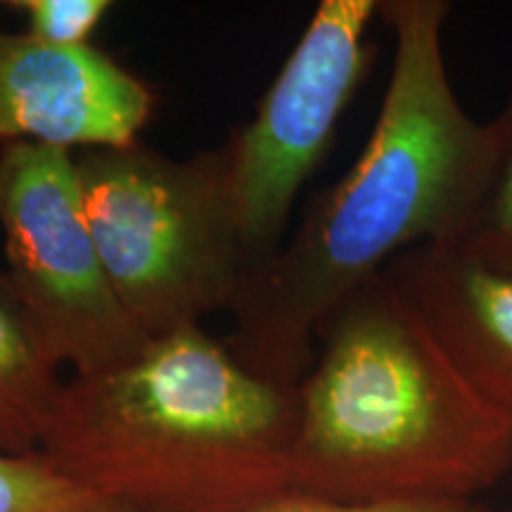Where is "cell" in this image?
Segmentation results:
<instances>
[{
    "label": "cell",
    "mask_w": 512,
    "mask_h": 512,
    "mask_svg": "<svg viewBox=\"0 0 512 512\" xmlns=\"http://www.w3.org/2000/svg\"><path fill=\"white\" fill-rule=\"evenodd\" d=\"M446 0H380L394 62L375 126L354 166L325 188L292 238L245 275L228 349L266 380L297 387L316 330L396 256L456 233L475 185L484 121L460 105L446 72Z\"/></svg>",
    "instance_id": "obj_1"
},
{
    "label": "cell",
    "mask_w": 512,
    "mask_h": 512,
    "mask_svg": "<svg viewBox=\"0 0 512 512\" xmlns=\"http://www.w3.org/2000/svg\"><path fill=\"white\" fill-rule=\"evenodd\" d=\"M297 387L292 491L332 503L475 501L512 472V418L465 380L387 273L318 325Z\"/></svg>",
    "instance_id": "obj_2"
},
{
    "label": "cell",
    "mask_w": 512,
    "mask_h": 512,
    "mask_svg": "<svg viewBox=\"0 0 512 512\" xmlns=\"http://www.w3.org/2000/svg\"><path fill=\"white\" fill-rule=\"evenodd\" d=\"M297 387L190 325L64 382L41 453L124 512H249L292 494Z\"/></svg>",
    "instance_id": "obj_3"
},
{
    "label": "cell",
    "mask_w": 512,
    "mask_h": 512,
    "mask_svg": "<svg viewBox=\"0 0 512 512\" xmlns=\"http://www.w3.org/2000/svg\"><path fill=\"white\" fill-rule=\"evenodd\" d=\"M74 159L107 278L145 337L230 309L247 259L230 204L226 143L176 159L138 140Z\"/></svg>",
    "instance_id": "obj_4"
},
{
    "label": "cell",
    "mask_w": 512,
    "mask_h": 512,
    "mask_svg": "<svg viewBox=\"0 0 512 512\" xmlns=\"http://www.w3.org/2000/svg\"><path fill=\"white\" fill-rule=\"evenodd\" d=\"M0 228L5 273L60 366L95 375L147 347L107 278L72 152L0 147Z\"/></svg>",
    "instance_id": "obj_5"
},
{
    "label": "cell",
    "mask_w": 512,
    "mask_h": 512,
    "mask_svg": "<svg viewBox=\"0 0 512 512\" xmlns=\"http://www.w3.org/2000/svg\"><path fill=\"white\" fill-rule=\"evenodd\" d=\"M380 0H320L254 119L226 140L228 190L247 273L285 245L304 183L323 164L339 119L370 67Z\"/></svg>",
    "instance_id": "obj_6"
},
{
    "label": "cell",
    "mask_w": 512,
    "mask_h": 512,
    "mask_svg": "<svg viewBox=\"0 0 512 512\" xmlns=\"http://www.w3.org/2000/svg\"><path fill=\"white\" fill-rule=\"evenodd\" d=\"M157 110L143 79L95 46L0 31V143L64 152L138 143Z\"/></svg>",
    "instance_id": "obj_7"
},
{
    "label": "cell",
    "mask_w": 512,
    "mask_h": 512,
    "mask_svg": "<svg viewBox=\"0 0 512 512\" xmlns=\"http://www.w3.org/2000/svg\"><path fill=\"white\" fill-rule=\"evenodd\" d=\"M467 382L512 418V278L446 240L418 245L384 268Z\"/></svg>",
    "instance_id": "obj_8"
},
{
    "label": "cell",
    "mask_w": 512,
    "mask_h": 512,
    "mask_svg": "<svg viewBox=\"0 0 512 512\" xmlns=\"http://www.w3.org/2000/svg\"><path fill=\"white\" fill-rule=\"evenodd\" d=\"M60 368L8 273L0 271V453L41 451L64 387Z\"/></svg>",
    "instance_id": "obj_9"
},
{
    "label": "cell",
    "mask_w": 512,
    "mask_h": 512,
    "mask_svg": "<svg viewBox=\"0 0 512 512\" xmlns=\"http://www.w3.org/2000/svg\"><path fill=\"white\" fill-rule=\"evenodd\" d=\"M446 242L512 278V91L494 119L484 121L475 185L456 233Z\"/></svg>",
    "instance_id": "obj_10"
},
{
    "label": "cell",
    "mask_w": 512,
    "mask_h": 512,
    "mask_svg": "<svg viewBox=\"0 0 512 512\" xmlns=\"http://www.w3.org/2000/svg\"><path fill=\"white\" fill-rule=\"evenodd\" d=\"M0 512H124L62 475L38 453H0Z\"/></svg>",
    "instance_id": "obj_11"
},
{
    "label": "cell",
    "mask_w": 512,
    "mask_h": 512,
    "mask_svg": "<svg viewBox=\"0 0 512 512\" xmlns=\"http://www.w3.org/2000/svg\"><path fill=\"white\" fill-rule=\"evenodd\" d=\"M12 10L27 19V34L50 46H91V36L112 10L110 0H15Z\"/></svg>",
    "instance_id": "obj_12"
},
{
    "label": "cell",
    "mask_w": 512,
    "mask_h": 512,
    "mask_svg": "<svg viewBox=\"0 0 512 512\" xmlns=\"http://www.w3.org/2000/svg\"><path fill=\"white\" fill-rule=\"evenodd\" d=\"M249 512H512V508H489L477 501H451V503H377V505H349L332 503L323 498L304 494H287Z\"/></svg>",
    "instance_id": "obj_13"
}]
</instances>
